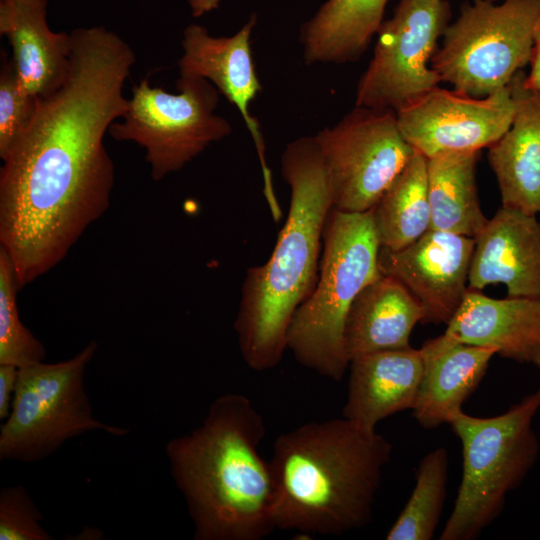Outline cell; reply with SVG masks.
Segmentation results:
<instances>
[{"label":"cell","mask_w":540,"mask_h":540,"mask_svg":"<svg viewBox=\"0 0 540 540\" xmlns=\"http://www.w3.org/2000/svg\"><path fill=\"white\" fill-rule=\"evenodd\" d=\"M65 83L39 97L35 117L0 170V248L21 288L59 264L108 209L115 171L103 139L122 118L132 48L103 27L72 30Z\"/></svg>","instance_id":"1"},{"label":"cell","mask_w":540,"mask_h":540,"mask_svg":"<svg viewBox=\"0 0 540 540\" xmlns=\"http://www.w3.org/2000/svg\"><path fill=\"white\" fill-rule=\"evenodd\" d=\"M265 422L244 394L226 393L165 453L195 540H262L275 527V484L259 453Z\"/></svg>","instance_id":"2"},{"label":"cell","mask_w":540,"mask_h":540,"mask_svg":"<svg viewBox=\"0 0 540 540\" xmlns=\"http://www.w3.org/2000/svg\"><path fill=\"white\" fill-rule=\"evenodd\" d=\"M392 450L376 430L343 416L280 434L269 461L276 529L338 536L364 528Z\"/></svg>","instance_id":"3"},{"label":"cell","mask_w":540,"mask_h":540,"mask_svg":"<svg viewBox=\"0 0 540 540\" xmlns=\"http://www.w3.org/2000/svg\"><path fill=\"white\" fill-rule=\"evenodd\" d=\"M281 173L290 187L287 218L266 263L246 271L234 321L240 353L254 371L276 367L287 349L291 319L318 281L324 226L333 208L314 136L286 145Z\"/></svg>","instance_id":"4"},{"label":"cell","mask_w":540,"mask_h":540,"mask_svg":"<svg viewBox=\"0 0 540 540\" xmlns=\"http://www.w3.org/2000/svg\"><path fill=\"white\" fill-rule=\"evenodd\" d=\"M379 251L372 209L330 210L316 287L295 311L287 332V349L299 364L334 381L343 378L349 367L346 317L360 291L382 275Z\"/></svg>","instance_id":"5"},{"label":"cell","mask_w":540,"mask_h":540,"mask_svg":"<svg viewBox=\"0 0 540 540\" xmlns=\"http://www.w3.org/2000/svg\"><path fill=\"white\" fill-rule=\"evenodd\" d=\"M540 388L493 417L463 410L449 424L462 445V477L440 540H473L501 514L507 495L534 467L540 443L533 420Z\"/></svg>","instance_id":"6"},{"label":"cell","mask_w":540,"mask_h":540,"mask_svg":"<svg viewBox=\"0 0 540 540\" xmlns=\"http://www.w3.org/2000/svg\"><path fill=\"white\" fill-rule=\"evenodd\" d=\"M97 348L91 341L70 359L19 367L11 412L0 430V460L38 462L94 430L117 437L129 433L93 415L85 372Z\"/></svg>","instance_id":"7"},{"label":"cell","mask_w":540,"mask_h":540,"mask_svg":"<svg viewBox=\"0 0 540 540\" xmlns=\"http://www.w3.org/2000/svg\"><path fill=\"white\" fill-rule=\"evenodd\" d=\"M540 0L465 3L431 59L441 82L474 98L509 85L531 59Z\"/></svg>","instance_id":"8"},{"label":"cell","mask_w":540,"mask_h":540,"mask_svg":"<svg viewBox=\"0 0 540 540\" xmlns=\"http://www.w3.org/2000/svg\"><path fill=\"white\" fill-rule=\"evenodd\" d=\"M176 88L177 93H170L143 78L133 86L123 120L108 130L114 140L144 148L155 181L180 170L232 132L229 121L215 113L220 93L210 81L179 76Z\"/></svg>","instance_id":"9"},{"label":"cell","mask_w":540,"mask_h":540,"mask_svg":"<svg viewBox=\"0 0 540 540\" xmlns=\"http://www.w3.org/2000/svg\"><path fill=\"white\" fill-rule=\"evenodd\" d=\"M333 209L360 213L377 204L411 159L393 110L355 106L314 135Z\"/></svg>","instance_id":"10"},{"label":"cell","mask_w":540,"mask_h":540,"mask_svg":"<svg viewBox=\"0 0 540 540\" xmlns=\"http://www.w3.org/2000/svg\"><path fill=\"white\" fill-rule=\"evenodd\" d=\"M450 15L446 0H400L377 32L373 56L357 84L355 106L396 112L437 87L441 81L431 59Z\"/></svg>","instance_id":"11"},{"label":"cell","mask_w":540,"mask_h":540,"mask_svg":"<svg viewBox=\"0 0 540 540\" xmlns=\"http://www.w3.org/2000/svg\"><path fill=\"white\" fill-rule=\"evenodd\" d=\"M516 110L510 85L474 98L439 86L396 111L404 139L425 157L490 147L509 129Z\"/></svg>","instance_id":"12"},{"label":"cell","mask_w":540,"mask_h":540,"mask_svg":"<svg viewBox=\"0 0 540 540\" xmlns=\"http://www.w3.org/2000/svg\"><path fill=\"white\" fill-rule=\"evenodd\" d=\"M474 247V238L430 229L400 250L380 246L379 268L415 298L423 311L421 323L447 324L468 290Z\"/></svg>","instance_id":"13"},{"label":"cell","mask_w":540,"mask_h":540,"mask_svg":"<svg viewBox=\"0 0 540 540\" xmlns=\"http://www.w3.org/2000/svg\"><path fill=\"white\" fill-rule=\"evenodd\" d=\"M257 18L248 21L231 36H212L199 24L188 25L183 32V54L178 61L179 76L202 77L210 81L240 112L256 146L265 186L272 175L265 160V145L259 123L250 114V103L262 91L256 73L250 38Z\"/></svg>","instance_id":"14"},{"label":"cell","mask_w":540,"mask_h":540,"mask_svg":"<svg viewBox=\"0 0 540 540\" xmlns=\"http://www.w3.org/2000/svg\"><path fill=\"white\" fill-rule=\"evenodd\" d=\"M468 289L503 283L508 297L540 299V220L501 207L474 238Z\"/></svg>","instance_id":"15"},{"label":"cell","mask_w":540,"mask_h":540,"mask_svg":"<svg viewBox=\"0 0 540 540\" xmlns=\"http://www.w3.org/2000/svg\"><path fill=\"white\" fill-rule=\"evenodd\" d=\"M444 333L459 342L494 348L501 357L540 368V299H494L468 289Z\"/></svg>","instance_id":"16"},{"label":"cell","mask_w":540,"mask_h":540,"mask_svg":"<svg viewBox=\"0 0 540 540\" xmlns=\"http://www.w3.org/2000/svg\"><path fill=\"white\" fill-rule=\"evenodd\" d=\"M48 0H0V34L12 48L11 61L22 85L46 97L66 81L72 53L70 33L53 32Z\"/></svg>","instance_id":"17"},{"label":"cell","mask_w":540,"mask_h":540,"mask_svg":"<svg viewBox=\"0 0 540 540\" xmlns=\"http://www.w3.org/2000/svg\"><path fill=\"white\" fill-rule=\"evenodd\" d=\"M520 70L509 83L516 110L509 129L488 147L502 207L540 213V92L527 89Z\"/></svg>","instance_id":"18"},{"label":"cell","mask_w":540,"mask_h":540,"mask_svg":"<svg viewBox=\"0 0 540 540\" xmlns=\"http://www.w3.org/2000/svg\"><path fill=\"white\" fill-rule=\"evenodd\" d=\"M423 372L413 417L426 429L451 421L484 377L494 348L469 345L447 334L427 340L419 349Z\"/></svg>","instance_id":"19"},{"label":"cell","mask_w":540,"mask_h":540,"mask_svg":"<svg viewBox=\"0 0 540 540\" xmlns=\"http://www.w3.org/2000/svg\"><path fill=\"white\" fill-rule=\"evenodd\" d=\"M343 417L376 430L377 424L413 408L423 362L419 349L385 350L361 355L349 363Z\"/></svg>","instance_id":"20"},{"label":"cell","mask_w":540,"mask_h":540,"mask_svg":"<svg viewBox=\"0 0 540 540\" xmlns=\"http://www.w3.org/2000/svg\"><path fill=\"white\" fill-rule=\"evenodd\" d=\"M423 311L403 284L382 274L354 299L346 317L344 348L349 363L364 354L411 347Z\"/></svg>","instance_id":"21"},{"label":"cell","mask_w":540,"mask_h":540,"mask_svg":"<svg viewBox=\"0 0 540 540\" xmlns=\"http://www.w3.org/2000/svg\"><path fill=\"white\" fill-rule=\"evenodd\" d=\"M388 0H326L300 28L307 65L357 61L377 34Z\"/></svg>","instance_id":"22"},{"label":"cell","mask_w":540,"mask_h":540,"mask_svg":"<svg viewBox=\"0 0 540 540\" xmlns=\"http://www.w3.org/2000/svg\"><path fill=\"white\" fill-rule=\"evenodd\" d=\"M479 155L457 151L427 158L431 229L475 238L486 225L476 183Z\"/></svg>","instance_id":"23"},{"label":"cell","mask_w":540,"mask_h":540,"mask_svg":"<svg viewBox=\"0 0 540 540\" xmlns=\"http://www.w3.org/2000/svg\"><path fill=\"white\" fill-rule=\"evenodd\" d=\"M372 215L380 246L392 251L411 245L431 229L427 157L414 151Z\"/></svg>","instance_id":"24"},{"label":"cell","mask_w":540,"mask_h":540,"mask_svg":"<svg viewBox=\"0 0 540 540\" xmlns=\"http://www.w3.org/2000/svg\"><path fill=\"white\" fill-rule=\"evenodd\" d=\"M449 455L444 447L428 452L416 471L415 487L386 534L387 540L433 538L446 499Z\"/></svg>","instance_id":"25"},{"label":"cell","mask_w":540,"mask_h":540,"mask_svg":"<svg viewBox=\"0 0 540 540\" xmlns=\"http://www.w3.org/2000/svg\"><path fill=\"white\" fill-rule=\"evenodd\" d=\"M21 288L15 267L0 248V364L22 367L44 361V345L22 323L17 306Z\"/></svg>","instance_id":"26"},{"label":"cell","mask_w":540,"mask_h":540,"mask_svg":"<svg viewBox=\"0 0 540 540\" xmlns=\"http://www.w3.org/2000/svg\"><path fill=\"white\" fill-rule=\"evenodd\" d=\"M39 97L19 80L11 57L1 51L0 67V158L3 160L30 127Z\"/></svg>","instance_id":"27"},{"label":"cell","mask_w":540,"mask_h":540,"mask_svg":"<svg viewBox=\"0 0 540 540\" xmlns=\"http://www.w3.org/2000/svg\"><path fill=\"white\" fill-rule=\"evenodd\" d=\"M43 515L22 485L0 491V540H51Z\"/></svg>","instance_id":"28"},{"label":"cell","mask_w":540,"mask_h":540,"mask_svg":"<svg viewBox=\"0 0 540 540\" xmlns=\"http://www.w3.org/2000/svg\"><path fill=\"white\" fill-rule=\"evenodd\" d=\"M19 367L0 364V419L10 415L18 380Z\"/></svg>","instance_id":"29"},{"label":"cell","mask_w":540,"mask_h":540,"mask_svg":"<svg viewBox=\"0 0 540 540\" xmlns=\"http://www.w3.org/2000/svg\"><path fill=\"white\" fill-rule=\"evenodd\" d=\"M531 69L525 75L524 85L527 89L540 92V13L534 27L533 48L530 59Z\"/></svg>","instance_id":"30"},{"label":"cell","mask_w":540,"mask_h":540,"mask_svg":"<svg viewBox=\"0 0 540 540\" xmlns=\"http://www.w3.org/2000/svg\"><path fill=\"white\" fill-rule=\"evenodd\" d=\"M194 17H200L217 9L221 0H185Z\"/></svg>","instance_id":"31"},{"label":"cell","mask_w":540,"mask_h":540,"mask_svg":"<svg viewBox=\"0 0 540 540\" xmlns=\"http://www.w3.org/2000/svg\"><path fill=\"white\" fill-rule=\"evenodd\" d=\"M489 1H493V2H495V1H497V0H489Z\"/></svg>","instance_id":"32"}]
</instances>
